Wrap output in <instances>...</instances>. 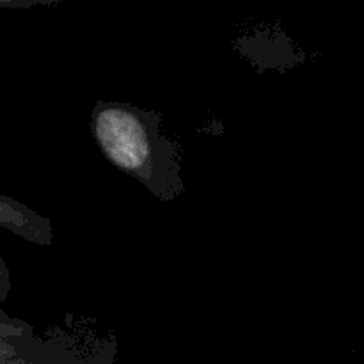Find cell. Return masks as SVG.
<instances>
[{"instance_id":"cell-1","label":"cell","mask_w":364,"mask_h":364,"mask_svg":"<svg viewBox=\"0 0 364 364\" xmlns=\"http://www.w3.org/2000/svg\"><path fill=\"white\" fill-rule=\"evenodd\" d=\"M95 134L105 155L124 171L141 173L151 159V142L137 114L119 107L96 112Z\"/></svg>"},{"instance_id":"cell-2","label":"cell","mask_w":364,"mask_h":364,"mask_svg":"<svg viewBox=\"0 0 364 364\" xmlns=\"http://www.w3.org/2000/svg\"><path fill=\"white\" fill-rule=\"evenodd\" d=\"M66 2V0H0V7H31V6H52V4Z\"/></svg>"}]
</instances>
